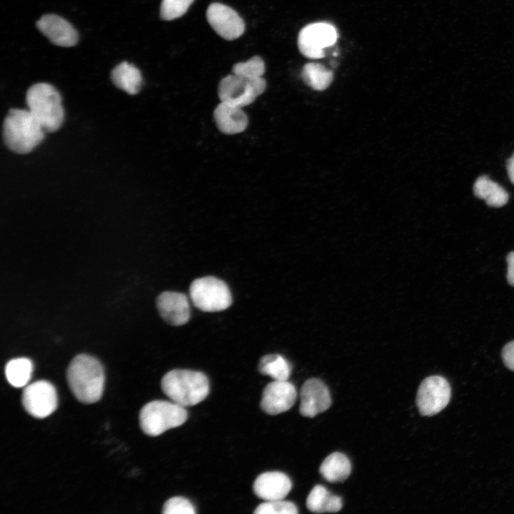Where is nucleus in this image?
I'll return each mask as SVG.
<instances>
[{
    "label": "nucleus",
    "mask_w": 514,
    "mask_h": 514,
    "mask_svg": "<svg viewBox=\"0 0 514 514\" xmlns=\"http://www.w3.org/2000/svg\"><path fill=\"white\" fill-rule=\"evenodd\" d=\"M66 379L79 401L91 404L101 398L105 375L101 363L96 358L84 353L75 356L68 366Z\"/></svg>",
    "instance_id": "obj_1"
},
{
    "label": "nucleus",
    "mask_w": 514,
    "mask_h": 514,
    "mask_svg": "<svg viewBox=\"0 0 514 514\" xmlns=\"http://www.w3.org/2000/svg\"><path fill=\"white\" fill-rule=\"evenodd\" d=\"M45 130L27 109L9 110L3 123V138L12 151L31 152L44 139Z\"/></svg>",
    "instance_id": "obj_2"
},
{
    "label": "nucleus",
    "mask_w": 514,
    "mask_h": 514,
    "mask_svg": "<svg viewBox=\"0 0 514 514\" xmlns=\"http://www.w3.org/2000/svg\"><path fill=\"white\" fill-rule=\"evenodd\" d=\"M161 386L166 396L182 406L199 403L210 390L208 379L203 373L188 369L168 371L163 376Z\"/></svg>",
    "instance_id": "obj_3"
},
{
    "label": "nucleus",
    "mask_w": 514,
    "mask_h": 514,
    "mask_svg": "<svg viewBox=\"0 0 514 514\" xmlns=\"http://www.w3.org/2000/svg\"><path fill=\"white\" fill-rule=\"evenodd\" d=\"M26 101L28 110L45 131L54 132L61 127L64 118L61 96L52 85L47 83L32 85L26 92Z\"/></svg>",
    "instance_id": "obj_4"
},
{
    "label": "nucleus",
    "mask_w": 514,
    "mask_h": 514,
    "mask_svg": "<svg viewBox=\"0 0 514 514\" xmlns=\"http://www.w3.org/2000/svg\"><path fill=\"white\" fill-rule=\"evenodd\" d=\"M187 418L184 406L173 401L158 400L144 405L138 417L142 431L149 436H157L168 429L180 426Z\"/></svg>",
    "instance_id": "obj_5"
},
{
    "label": "nucleus",
    "mask_w": 514,
    "mask_h": 514,
    "mask_svg": "<svg viewBox=\"0 0 514 514\" xmlns=\"http://www.w3.org/2000/svg\"><path fill=\"white\" fill-rule=\"evenodd\" d=\"M189 295L193 304L204 312L224 311L232 303V296L227 284L213 276L193 281L189 287Z\"/></svg>",
    "instance_id": "obj_6"
},
{
    "label": "nucleus",
    "mask_w": 514,
    "mask_h": 514,
    "mask_svg": "<svg viewBox=\"0 0 514 514\" xmlns=\"http://www.w3.org/2000/svg\"><path fill=\"white\" fill-rule=\"evenodd\" d=\"M450 387L445 378L431 376L420 383L416 395V405L420 413L432 416L446 407L450 399Z\"/></svg>",
    "instance_id": "obj_7"
},
{
    "label": "nucleus",
    "mask_w": 514,
    "mask_h": 514,
    "mask_svg": "<svg viewBox=\"0 0 514 514\" xmlns=\"http://www.w3.org/2000/svg\"><path fill=\"white\" fill-rule=\"evenodd\" d=\"M21 403L25 410L31 416L46 418L57 408L56 388L47 381H35L24 388Z\"/></svg>",
    "instance_id": "obj_8"
},
{
    "label": "nucleus",
    "mask_w": 514,
    "mask_h": 514,
    "mask_svg": "<svg viewBox=\"0 0 514 514\" xmlns=\"http://www.w3.org/2000/svg\"><path fill=\"white\" fill-rule=\"evenodd\" d=\"M337 39L335 27L328 23L310 24L299 32L298 46L305 56L311 59L323 58L325 49L332 46Z\"/></svg>",
    "instance_id": "obj_9"
},
{
    "label": "nucleus",
    "mask_w": 514,
    "mask_h": 514,
    "mask_svg": "<svg viewBox=\"0 0 514 514\" xmlns=\"http://www.w3.org/2000/svg\"><path fill=\"white\" fill-rule=\"evenodd\" d=\"M207 20L221 37L234 40L245 31V24L238 14L231 7L221 4H211L206 11Z\"/></svg>",
    "instance_id": "obj_10"
},
{
    "label": "nucleus",
    "mask_w": 514,
    "mask_h": 514,
    "mask_svg": "<svg viewBox=\"0 0 514 514\" xmlns=\"http://www.w3.org/2000/svg\"><path fill=\"white\" fill-rule=\"evenodd\" d=\"M297 393L295 386L288 381L269 383L262 392L261 409L269 415H278L288 410L295 403Z\"/></svg>",
    "instance_id": "obj_11"
},
{
    "label": "nucleus",
    "mask_w": 514,
    "mask_h": 514,
    "mask_svg": "<svg viewBox=\"0 0 514 514\" xmlns=\"http://www.w3.org/2000/svg\"><path fill=\"white\" fill-rule=\"evenodd\" d=\"M300 413L308 418L326 411L331 404L328 387L318 378H310L304 382L300 391Z\"/></svg>",
    "instance_id": "obj_12"
},
{
    "label": "nucleus",
    "mask_w": 514,
    "mask_h": 514,
    "mask_svg": "<svg viewBox=\"0 0 514 514\" xmlns=\"http://www.w3.org/2000/svg\"><path fill=\"white\" fill-rule=\"evenodd\" d=\"M218 94L221 102L241 108L252 104L258 96L250 79L235 74L228 75L221 80Z\"/></svg>",
    "instance_id": "obj_13"
},
{
    "label": "nucleus",
    "mask_w": 514,
    "mask_h": 514,
    "mask_svg": "<svg viewBox=\"0 0 514 514\" xmlns=\"http://www.w3.org/2000/svg\"><path fill=\"white\" fill-rule=\"evenodd\" d=\"M156 306L161 318L170 325L183 326L190 319V305L184 293L164 291L157 297Z\"/></svg>",
    "instance_id": "obj_14"
},
{
    "label": "nucleus",
    "mask_w": 514,
    "mask_h": 514,
    "mask_svg": "<svg viewBox=\"0 0 514 514\" xmlns=\"http://www.w3.org/2000/svg\"><path fill=\"white\" fill-rule=\"evenodd\" d=\"M39 30L54 44L70 47L78 41V33L64 18L55 14L42 16L36 22Z\"/></svg>",
    "instance_id": "obj_15"
},
{
    "label": "nucleus",
    "mask_w": 514,
    "mask_h": 514,
    "mask_svg": "<svg viewBox=\"0 0 514 514\" xmlns=\"http://www.w3.org/2000/svg\"><path fill=\"white\" fill-rule=\"evenodd\" d=\"M291 488V479L280 471L263 473L256 478L253 485L255 495L266 501L283 500Z\"/></svg>",
    "instance_id": "obj_16"
},
{
    "label": "nucleus",
    "mask_w": 514,
    "mask_h": 514,
    "mask_svg": "<svg viewBox=\"0 0 514 514\" xmlns=\"http://www.w3.org/2000/svg\"><path fill=\"white\" fill-rule=\"evenodd\" d=\"M213 118L219 131L230 135L243 131L248 124V116L241 107L226 102L216 106Z\"/></svg>",
    "instance_id": "obj_17"
},
{
    "label": "nucleus",
    "mask_w": 514,
    "mask_h": 514,
    "mask_svg": "<svg viewBox=\"0 0 514 514\" xmlns=\"http://www.w3.org/2000/svg\"><path fill=\"white\" fill-rule=\"evenodd\" d=\"M307 508L313 513H336L342 508L341 497L330 493L326 488L316 485L306 499Z\"/></svg>",
    "instance_id": "obj_18"
},
{
    "label": "nucleus",
    "mask_w": 514,
    "mask_h": 514,
    "mask_svg": "<svg viewBox=\"0 0 514 514\" xmlns=\"http://www.w3.org/2000/svg\"><path fill=\"white\" fill-rule=\"evenodd\" d=\"M111 77L116 87L131 95L136 94L142 84L138 69L126 61L117 65L113 69Z\"/></svg>",
    "instance_id": "obj_19"
},
{
    "label": "nucleus",
    "mask_w": 514,
    "mask_h": 514,
    "mask_svg": "<svg viewBox=\"0 0 514 514\" xmlns=\"http://www.w3.org/2000/svg\"><path fill=\"white\" fill-rule=\"evenodd\" d=\"M319 471L323 478L328 482H343L350 475L351 464L346 455L334 452L324 459Z\"/></svg>",
    "instance_id": "obj_20"
},
{
    "label": "nucleus",
    "mask_w": 514,
    "mask_h": 514,
    "mask_svg": "<svg viewBox=\"0 0 514 514\" xmlns=\"http://www.w3.org/2000/svg\"><path fill=\"white\" fill-rule=\"evenodd\" d=\"M473 191L477 197L484 199L488 206L493 207L504 206L509 198L502 186L486 176H481L475 181Z\"/></svg>",
    "instance_id": "obj_21"
},
{
    "label": "nucleus",
    "mask_w": 514,
    "mask_h": 514,
    "mask_svg": "<svg viewBox=\"0 0 514 514\" xmlns=\"http://www.w3.org/2000/svg\"><path fill=\"white\" fill-rule=\"evenodd\" d=\"M32 371V361L24 357L11 359L5 366L6 378L15 388L25 387L31 379Z\"/></svg>",
    "instance_id": "obj_22"
},
{
    "label": "nucleus",
    "mask_w": 514,
    "mask_h": 514,
    "mask_svg": "<svg viewBox=\"0 0 514 514\" xmlns=\"http://www.w3.org/2000/svg\"><path fill=\"white\" fill-rule=\"evenodd\" d=\"M260 373L269 376L275 381H287L291 374V366L288 361L279 354L263 356L258 366Z\"/></svg>",
    "instance_id": "obj_23"
},
{
    "label": "nucleus",
    "mask_w": 514,
    "mask_h": 514,
    "mask_svg": "<svg viewBox=\"0 0 514 514\" xmlns=\"http://www.w3.org/2000/svg\"><path fill=\"white\" fill-rule=\"evenodd\" d=\"M305 83L316 91L327 89L333 81V73L324 66L318 63H308L302 70Z\"/></svg>",
    "instance_id": "obj_24"
},
{
    "label": "nucleus",
    "mask_w": 514,
    "mask_h": 514,
    "mask_svg": "<svg viewBox=\"0 0 514 514\" xmlns=\"http://www.w3.org/2000/svg\"><path fill=\"white\" fill-rule=\"evenodd\" d=\"M233 74L247 79L263 77L265 72V64L263 59L255 56L245 62H239L233 66Z\"/></svg>",
    "instance_id": "obj_25"
},
{
    "label": "nucleus",
    "mask_w": 514,
    "mask_h": 514,
    "mask_svg": "<svg viewBox=\"0 0 514 514\" xmlns=\"http://www.w3.org/2000/svg\"><path fill=\"white\" fill-rule=\"evenodd\" d=\"M194 0H162L160 7L161 18L171 21L183 16Z\"/></svg>",
    "instance_id": "obj_26"
},
{
    "label": "nucleus",
    "mask_w": 514,
    "mask_h": 514,
    "mask_svg": "<svg viewBox=\"0 0 514 514\" xmlns=\"http://www.w3.org/2000/svg\"><path fill=\"white\" fill-rule=\"evenodd\" d=\"M298 513L296 505L291 501L278 500L266 501L258 505L255 514H296Z\"/></svg>",
    "instance_id": "obj_27"
},
{
    "label": "nucleus",
    "mask_w": 514,
    "mask_h": 514,
    "mask_svg": "<svg viewBox=\"0 0 514 514\" xmlns=\"http://www.w3.org/2000/svg\"><path fill=\"white\" fill-rule=\"evenodd\" d=\"M163 514H194L195 508L186 498L175 496L165 502L162 508Z\"/></svg>",
    "instance_id": "obj_28"
},
{
    "label": "nucleus",
    "mask_w": 514,
    "mask_h": 514,
    "mask_svg": "<svg viewBox=\"0 0 514 514\" xmlns=\"http://www.w3.org/2000/svg\"><path fill=\"white\" fill-rule=\"evenodd\" d=\"M502 358L505 366L514 371V341L508 343L503 347Z\"/></svg>",
    "instance_id": "obj_29"
},
{
    "label": "nucleus",
    "mask_w": 514,
    "mask_h": 514,
    "mask_svg": "<svg viewBox=\"0 0 514 514\" xmlns=\"http://www.w3.org/2000/svg\"><path fill=\"white\" fill-rule=\"evenodd\" d=\"M506 261L508 264L507 281L511 286L514 287V251L508 254Z\"/></svg>",
    "instance_id": "obj_30"
},
{
    "label": "nucleus",
    "mask_w": 514,
    "mask_h": 514,
    "mask_svg": "<svg viewBox=\"0 0 514 514\" xmlns=\"http://www.w3.org/2000/svg\"><path fill=\"white\" fill-rule=\"evenodd\" d=\"M507 171L510 181L514 184V153L507 161Z\"/></svg>",
    "instance_id": "obj_31"
}]
</instances>
